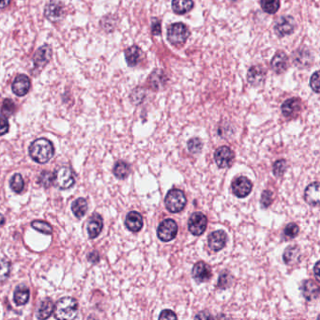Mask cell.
I'll return each mask as SVG.
<instances>
[{"label":"cell","mask_w":320,"mask_h":320,"mask_svg":"<svg viewBox=\"0 0 320 320\" xmlns=\"http://www.w3.org/2000/svg\"><path fill=\"white\" fill-rule=\"evenodd\" d=\"M288 66V57L283 52H278L271 60V68L276 74H282Z\"/></svg>","instance_id":"cell-20"},{"label":"cell","mask_w":320,"mask_h":320,"mask_svg":"<svg viewBox=\"0 0 320 320\" xmlns=\"http://www.w3.org/2000/svg\"><path fill=\"white\" fill-rule=\"evenodd\" d=\"M52 50L48 45H43L38 49L34 56L35 69H42L51 58Z\"/></svg>","instance_id":"cell-17"},{"label":"cell","mask_w":320,"mask_h":320,"mask_svg":"<svg viewBox=\"0 0 320 320\" xmlns=\"http://www.w3.org/2000/svg\"><path fill=\"white\" fill-rule=\"evenodd\" d=\"M167 83V76L161 70H156L150 77V84L154 90H161Z\"/></svg>","instance_id":"cell-27"},{"label":"cell","mask_w":320,"mask_h":320,"mask_svg":"<svg viewBox=\"0 0 320 320\" xmlns=\"http://www.w3.org/2000/svg\"><path fill=\"white\" fill-rule=\"evenodd\" d=\"M177 234H178V225L173 219L164 220L160 224L157 229L158 238L164 243H168L174 240Z\"/></svg>","instance_id":"cell-6"},{"label":"cell","mask_w":320,"mask_h":320,"mask_svg":"<svg viewBox=\"0 0 320 320\" xmlns=\"http://www.w3.org/2000/svg\"><path fill=\"white\" fill-rule=\"evenodd\" d=\"M187 199L185 193L179 189H172L167 192L165 204L167 210L171 213H179L186 206Z\"/></svg>","instance_id":"cell-3"},{"label":"cell","mask_w":320,"mask_h":320,"mask_svg":"<svg viewBox=\"0 0 320 320\" xmlns=\"http://www.w3.org/2000/svg\"><path fill=\"white\" fill-rule=\"evenodd\" d=\"M302 295L307 301H313L320 296V285L318 282L312 280H307L303 282L302 285Z\"/></svg>","instance_id":"cell-21"},{"label":"cell","mask_w":320,"mask_h":320,"mask_svg":"<svg viewBox=\"0 0 320 320\" xmlns=\"http://www.w3.org/2000/svg\"><path fill=\"white\" fill-rule=\"evenodd\" d=\"M10 1H11V0H0V9H4V8H6V7L9 5Z\"/></svg>","instance_id":"cell-50"},{"label":"cell","mask_w":320,"mask_h":320,"mask_svg":"<svg viewBox=\"0 0 320 320\" xmlns=\"http://www.w3.org/2000/svg\"><path fill=\"white\" fill-rule=\"evenodd\" d=\"M193 7L192 0H172V9L177 14L189 13Z\"/></svg>","instance_id":"cell-29"},{"label":"cell","mask_w":320,"mask_h":320,"mask_svg":"<svg viewBox=\"0 0 320 320\" xmlns=\"http://www.w3.org/2000/svg\"><path fill=\"white\" fill-rule=\"evenodd\" d=\"M266 77V71L261 66H253L247 74V80L253 86L260 85Z\"/></svg>","instance_id":"cell-19"},{"label":"cell","mask_w":320,"mask_h":320,"mask_svg":"<svg viewBox=\"0 0 320 320\" xmlns=\"http://www.w3.org/2000/svg\"><path fill=\"white\" fill-rule=\"evenodd\" d=\"M72 210L77 218L84 217L88 211V202L85 198H77L72 204Z\"/></svg>","instance_id":"cell-30"},{"label":"cell","mask_w":320,"mask_h":320,"mask_svg":"<svg viewBox=\"0 0 320 320\" xmlns=\"http://www.w3.org/2000/svg\"><path fill=\"white\" fill-rule=\"evenodd\" d=\"M38 181L42 187L49 188L54 183V173L49 172V171L41 172L40 175L38 176Z\"/></svg>","instance_id":"cell-36"},{"label":"cell","mask_w":320,"mask_h":320,"mask_svg":"<svg viewBox=\"0 0 320 320\" xmlns=\"http://www.w3.org/2000/svg\"><path fill=\"white\" fill-rule=\"evenodd\" d=\"M152 31L155 35H160L161 33V24L157 19H154L152 25Z\"/></svg>","instance_id":"cell-48"},{"label":"cell","mask_w":320,"mask_h":320,"mask_svg":"<svg viewBox=\"0 0 320 320\" xmlns=\"http://www.w3.org/2000/svg\"><path fill=\"white\" fill-rule=\"evenodd\" d=\"M261 7L265 13L274 14L280 8V0H260Z\"/></svg>","instance_id":"cell-32"},{"label":"cell","mask_w":320,"mask_h":320,"mask_svg":"<svg viewBox=\"0 0 320 320\" xmlns=\"http://www.w3.org/2000/svg\"><path fill=\"white\" fill-rule=\"evenodd\" d=\"M227 243V235L225 231L217 230L212 232L207 238V244L213 252L221 251Z\"/></svg>","instance_id":"cell-13"},{"label":"cell","mask_w":320,"mask_h":320,"mask_svg":"<svg viewBox=\"0 0 320 320\" xmlns=\"http://www.w3.org/2000/svg\"><path fill=\"white\" fill-rule=\"evenodd\" d=\"M30 79L25 75H19L14 79L13 83V93L19 97L25 96L30 90Z\"/></svg>","instance_id":"cell-14"},{"label":"cell","mask_w":320,"mask_h":320,"mask_svg":"<svg viewBox=\"0 0 320 320\" xmlns=\"http://www.w3.org/2000/svg\"><path fill=\"white\" fill-rule=\"evenodd\" d=\"M301 249L298 246H289L285 249L283 255H282V259L285 264L287 265H292L297 262H299L301 258Z\"/></svg>","instance_id":"cell-25"},{"label":"cell","mask_w":320,"mask_h":320,"mask_svg":"<svg viewBox=\"0 0 320 320\" xmlns=\"http://www.w3.org/2000/svg\"><path fill=\"white\" fill-rule=\"evenodd\" d=\"M304 200L313 207L320 205V183L318 181L310 184L304 191Z\"/></svg>","instance_id":"cell-16"},{"label":"cell","mask_w":320,"mask_h":320,"mask_svg":"<svg viewBox=\"0 0 320 320\" xmlns=\"http://www.w3.org/2000/svg\"><path fill=\"white\" fill-rule=\"evenodd\" d=\"M232 282H233V276L231 275L230 272L225 270L220 274L218 280V287L221 289H227L232 285Z\"/></svg>","instance_id":"cell-34"},{"label":"cell","mask_w":320,"mask_h":320,"mask_svg":"<svg viewBox=\"0 0 320 320\" xmlns=\"http://www.w3.org/2000/svg\"><path fill=\"white\" fill-rule=\"evenodd\" d=\"M14 111H15L14 103L11 99H6L2 104V108H1L2 114L6 116H9V115H13Z\"/></svg>","instance_id":"cell-41"},{"label":"cell","mask_w":320,"mask_h":320,"mask_svg":"<svg viewBox=\"0 0 320 320\" xmlns=\"http://www.w3.org/2000/svg\"><path fill=\"white\" fill-rule=\"evenodd\" d=\"M232 1H237V0H232Z\"/></svg>","instance_id":"cell-52"},{"label":"cell","mask_w":320,"mask_h":320,"mask_svg":"<svg viewBox=\"0 0 320 320\" xmlns=\"http://www.w3.org/2000/svg\"><path fill=\"white\" fill-rule=\"evenodd\" d=\"M299 232H300V227L298 226V225H296L294 223H290L284 228L283 236L288 240H292L299 235Z\"/></svg>","instance_id":"cell-40"},{"label":"cell","mask_w":320,"mask_h":320,"mask_svg":"<svg viewBox=\"0 0 320 320\" xmlns=\"http://www.w3.org/2000/svg\"><path fill=\"white\" fill-rule=\"evenodd\" d=\"M64 7L58 0H51L45 7L44 15L51 22H58L63 17Z\"/></svg>","instance_id":"cell-12"},{"label":"cell","mask_w":320,"mask_h":320,"mask_svg":"<svg viewBox=\"0 0 320 320\" xmlns=\"http://www.w3.org/2000/svg\"><path fill=\"white\" fill-rule=\"evenodd\" d=\"M159 319H160V320H177L178 317H177V315H176L173 311H171V310H164V311L161 313Z\"/></svg>","instance_id":"cell-45"},{"label":"cell","mask_w":320,"mask_h":320,"mask_svg":"<svg viewBox=\"0 0 320 320\" xmlns=\"http://www.w3.org/2000/svg\"><path fill=\"white\" fill-rule=\"evenodd\" d=\"M31 226L35 229V230L38 231L42 234H46V235H50L53 233V228H52L51 226L44 222V221H33L31 223Z\"/></svg>","instance_id":"cell-35"},{"label":"cell","mask_w":320,"mask_h":320,"mask_svg":"<svg viewBox=\"0 0 320 320\" xmlns=\"http://www.w3.org/2000/svg\"><path fill=\"white\" fill-rule=\"evenodd\" d=\"M144 91L143 90H135L132 94V101L134 103H141L143 98H144Z\"/></svg>","instance_id":"cell-46"},{"label":"cell","mask_w":320,"mask_h":320,"mask_svg":"<svg viewBox=\"0 0 320 320\" xmlns=\"http://www.w3.org/2000/svg\"><path fill=\"white\" fill-rule=\"evenodd\" d=\"M315 276L317 278V281L320 282V262L318 261L315 266Z\"/></svg>","instance_id":"cell-49"},{"label":"cell","mask_w":320,"mask_h":320,"mask_svg":"<svg viewBox=\"0 0 320 320\" xmlns=\"http://www.w3.org/2000/svg\"><path fill=\"white\" fill-rule=\"evenodd\" d=\"M11 273V264L9 261L0 258V282H5Z\"/></svg>","instance_id":"cell-37"},{"label":"cell","mask_w":320,"mask_h":320,"mask_svg":"<svg viewBox=\"0 0 320 320\" xmlns=\"http://www.w3.org/2000/svg\"><path fill=\"white\" fill-rule=\"evenodd\" d=\"M207 226V219L205 214L202 212H194L191 215L188 222V227L189 230L194 236H200L202 235Z\"/></svg>","instance_id":"cell-7"},{"label":"cell","mask_w":320,"mask_h":320,"mask_svg":"<svg viewBox=\"0 0 320 320\" xmlns=\"http://www.w3.org/2000/svg\"><path fill=\"white\" fill-rule=\"evenodd\" d=\"M235 158V154L229 147L223 146L218 148L214 153V160L220 168H227L230 167Z\"/></svg>","instance_id":"cell-8"},{"label":"cell","mask_w":320,"mask_h":320,"mask_svg":"<svg viewBox=\"0 0 320 320\" xmlns=\"http://www.w3.org/2000/svg\"><path fill=\"white\" fill-rule=\"evenodd\" d=\"M188 150L192 154H198L201 152L202 149H203V143L202 141L197 138V137H194V138H191L189 141H188Z\"/></svg>","instance_id":"cell-39"},{"label":"cell","mask_w":320,"mask_h":320,"mask_svg":"<svg viewBox=\"0 0 320 320\" xmlns=\"http://www.w3.org/2000/svg\"><path fill=\"white\" fill-rule=\"evenodd\" d=\"M5 224V217L0 213V226Z\"/></svg>","instance_id":"cell-51"},{"label":"cell","mask_w":320,"mask_h":320,"mask_svg":"<svg viewBox=\"0 0 320 320\" xmlns=\"http://www.w3.org/2000/svg\"><path fill=\"white\" fill-rule=\"evenodd\" d=\"M9 128L10 125L8 119L5 116L0 115V135L6 134L9 132Z\"/></svg>","instance_id":"cell-44"},{"label":"cell","mask_w":320,"mask_h":320,"mask_svg":"<svg viewBox=\"0 0 320 320\" xmlns=\"http://www.w3.org/2000/svg\"><path fill=\"white\" fill-rule=\"evenodd\" d=\"M54 313L56 320H75L78 313V302L71 297L62 298L55 305Z\"/></svg>","instance_id":"cell-2"},{"label":"cell","mask_w":320,"mask_h":320,"mask_svg":"<svg viewBox=\"0 0 320 320\" xmlns=\"http://www.w3.org/2000/svg\"><path fill=\"white\" fill-rule=\"evenodd\" d=\"M271 203H272V192L269 190H265L264 192H262L260 204L262 206V207L267 208L271 205Z\"/></svg>","instance_id":"cell-42"},{"label":"cell","mask_w":320,"mask_h":320,"mask_svg":"<svg viewBox=\"0 0 320 320\" xmlns=\"http://www.w3.org/2000/svg\"><path fill=\"white\" fill-rule=\"evenodd\" d=\"M313 56L311 53L306 49H300L294 53L293 62L297 67L304 68L312 64Z\"/></svg>","instance_id":"cell-22"},{"label":"cell","mask_w":320,"mask_h":320,"mask_svg":"<svg viewBox=\"0 0 320 320\" xmlns=\"http://www.w3.org/2000/svg\"><path fill=\"white\" fill-rule=\"evenodd\" d=\"M88 259L89 261L95 264V263H98L100 261V255L97 251H93V252H90V254L88 255Z\"/></svg>","instance_id":"cell-47"},{"label":"cell","mask_w":320,"mask_h":320,"mask_svg":"<svg viewBox=\"0 0 320 320\" xmlns=\"http://www.w3.org/2000/svg\"><path fill=\"white\" fill-rule=\"evenodd\" d=\"M310 86L311 89L314 90L316 93H319L320 91V76L319 72H316L310 79Z\"/></svg>","instance_id":"cell-43"},{"label":"cell","mask_w":320,"mask_h":320,"mask_svg":"<svg viewBox=\"0 0 320 320\" xmlns=\"http://www.w3.org/2000/svg\"><path fill=\"white\" fill-rule=\"evenodd\" d=\"M10 186L13 192L16 193H20L24 190L25 187V181L21 174H14L13 178L10 180Z\"/></svg>","instance_id":"cell-33"},{"label":"cell","mask_w":320,"mask_h":320,"mask_svg":"<svg viewBox=\"0 0 320 320\" xmlns=\"http://www.w3.org/2000/svg\"><path fill=\"white\" fill-rule=\"evenodd\" d=\"M142 56L143 52L136 45L129 47L125 51V58L130 67H135L136 65L139 64L141 61Z\"/></svg>","instance_id":"cell-23"},{"label":"cell","mask_w":320,"mask_h":320,"mask_svg":"<svg viewBox=\"0 0 320 320\" xmlns=\"http://www.w3.org/2000/svg\"><path fill=\"white\" fill-rule=\"evenodd\" d=\"M282 113L284 116L289 117L298 113V111L301 109V102L297 98H291L286 100L284 103H282Z\"/></svg>","instance_id":"cell-24"},{"label":"cell","mask_w":320,"mask_h":320,"mask_svg":"<svg viewBox=\"0 0 320 320\" xmlns=\"http://www.w3.org/2000/svg\"><path fill=\"white\" fill-rule=\"evenodd\" d=\"M55 150L52 142L46 138H38L29 147V155L33 161L38 164H46L54 156Z\"/></svg>","instance_id":"cell-1"},{"label":"cell","mask_w":320,"mask_h":320,"mask_svg":"<svg viewBox=\"0 0 320 320\" xmlns=\"http://www.w3.org/2000/svg\"><path fill=\"white\" fill-rule=\"evenodd\" d=\"M54 308L55 305L51 300L46 299L42 301L38 306V314H37L38 320H46L50 318L54 312Z\"/></svg>","instance_id":"cell-28"},{"label":"cell","mask_w":320,"mask_h":320,"mask_svg":"<svg viewBox=\"0 0 320 320\" xmlns=\"http://www.w3.org/2000/svg\"><path fill=\"white\" fill-rule=\"evenodd\" d=\"M286 169H287L286 161L283 159L278 160L273 164V175L277 178H281L285 173Z\"/></svg>","instance_id":"cell-38"},{"label":"cell","mask_w":320,"mask_h":320,"mask_svg":"<svg viewBox=\"0 0 320 320\" xmlns=\"http://www.w3.org/2000/svg\"><path fill=\"white\" fill-rule=\"evenodd\" d=\"M103 218L98 214L95 213L90 217L89 224H88V234L90 239L97 238L101 232L103 230Z\"/></svg>","instance_id":"cell-15"},{"label":"cell","mask_w":320,"mask_h":320,"mask_svg":"<svg viewBox=\"0 0 320 320\" xmlns=\"http://www.w3.org/2000/svg\"><path fill=\"white\" fill-rule=\"evenodd\" d=\"M114 175L115 178L119 179H126L131 172V168L130 166L126 162L123 161H118L114 167Z\"/></svg>","instance_id":"cell-31"},{"label":"cell","mask_w":320,"mask_h":320,"mask_svg":"<svg viewBox=\"0 0 320 320\" xmlns=\"http://www.w3.org/2000/svg\"><path fill=\"white\" fill-rule=\"evenodd\" d=\"M75 178L73 170L70 167H60L54 174V183L57 188L61 190H67L74 186Z\"/></svg>","instance_id":"cell-5"},{"label":"cell","mask_w":320,"mask_h":320,"mask_svg":"<svg viewBox=\"0 0 320 320\" xmlns=\"http://www.w3.org/2000/svg\"><path fill=\"white\" fill-rule=\"evenodd\" d=\"M190 36L189 28L182 23H175L168 27L167 38L175 46L183 45Z\"/></svg>","instance_id":"cell-4"},{"label":"cell","mask_w":320,"mask_h":320,"mask_svg":"<svg viewBox=\"0 0 320 320\" xmlns=\"http://www.w3.org/2000/svg\"><path fill=\"white\" fill-rule=\"evenodd\" d=\"M14 302L16 305H25L29 300V289L25 284H20L16 287L13 295Z\"/></svg>","instance_id":"cell-26"},{"label":"cell","mask_w":320,"mask_h":320,"mask_svg":"<svg viewBox=\"0 0 320 320\" xmlns=\"http://www.w3.org/2000/svg\"><path fill=\"white\" fill-rule=\"evenodd\" d=\"M296 23L291 16H282L275 23V32L279 37H284L294 32Z\"/></svg>","instance_id":"cell-10"},{"label":"cell","mask_w":320,"mask_h":320,"mask_svg":"<svg viewBox=\"0 0 320 320\" xmlns=\"http://www.w3.org/2000/svg\"><path fill=\"white\" fill-rule=\"evenodd\" d=\"M192 278L196 282H207L212 275L210 267L203 261L194 264L192 270Z\"/></svg>","instance_id":"cell-11"},{"label":"cell","mask_w":320,"mask_h":320,"mask_svg":"<svg viewBox=\"0 0 320 320\" xmlns=\"http://www.w3.org/2000/svg\"><path fill=\"white\" fill-rule=\"evenodd\" d=\"M143 217L137 211H131L125 219V226L132 232H139L143 228Z\"/></svg>","instance_id":"cell-18"},{"label":"cell","mask_w":320,"mask_h":320,"mask_svg":"<svg viewBox=\"0 0 320 320\" xmlns=\"http://www.w3.org/2000/svg\"><path fill=\"white\" fill-rule=\"evenodd\" d=\"M252 189H253L252 181L245 177L237 178L232 183L233 193L239 198H244L248 196L252 192Z\"/></svg>","instance_id":"cell-9"}]
</instances>
